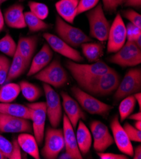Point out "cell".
Listing matches in <instances>:
<instances>
[{
	"instance_id": "ffe728a7",
	"label": "cell",
	"mask_w": 141,
	"mask_h": 159,
	"mask_svg": "<svg viewBox=\"0 0 141 159\" xmlns=\"http://www.w3.org/2000/svg\"><path fill=\"white\" fill-rule=\"evenodd\" d=\"M24 10L23 5L18 3L14 4L5 10L3 16L7 25L13 29L26 27Z\"/></svg>"
},
{
	"instance_id": "7dc6e473",
	"label": "cell",
	"mask_w": 141,
	"mask_h": 159,
	"mask_svg": "<svg viewBox=\"0 0 141 159\" xmlns=\"http://www.w3.org/2000/svg\"><path fill=\"white\" fill-rule=\"evenodd\" d=\"M57 158H59V159H73L72 156L70 153H68L67 152L61 154L60 155H58Z\"/></svg>"
},
{
	"instance_id": "816d5d0a",
	"label": "cell",
	"mask_w": 141,
	"mask_h": 159,
	"mask_svg": "<svg viewBox=\"0 0 141 159\" xmlns=\"http://www.w3.org/2000/svg\"><path fill=\"white\" fill-rule=\"evenodd\" d=\"M5 157H4V155L2 153V152H0V159H5Z\"/></svg>"
},
{
	"instance_id": "4fadbf2b",
	"label": "cell",
	"mask_w": 141,
	"mask_h": 159,
	"mask_svg": "<svg viewBox=\"0 0 141 159\" xmlns=\"http://www.w3.org/2000/svg\"><path fill=\"white\" fill-rule=\"evenodd\" d=\"M90 128L94 139L93 147L98 152H104L114 143V139L108 127L99 120H93Z\"/></svg>"
},
{
	"instance_id": "7bdbcfd3",
	"label": "cell",
	"mask_w": 141,
	"mask_h": 159,
	"mask_svg": "<svg viewBox=\"0 0 141 159\" xmlns=\"http://www.w3.org/2000/svg\"><path fill=\"white\" fill-rule=\"evenodd\" d=\"M124 4L125 7H131L137 8L141 6V0H125Z\"/></svg>"
},
{
	"instance_id": "ac0fdd59",
	"label": "cell",
	"mask_w": 141,
	"mask_h": 159,
	"mask_svg": "<svg viewBox=\"0 0 141 159\" xmlns=\"http://www.w3.org/2000/svg\"><path fill=\"white\" fill-rule=\"evenodd\" d=\"M63 133L66 152L70 153L73 159H82V155L78 147L74 129L66 114L63 117Z\"/></svg>"
},
{
	"instance_id": "d590c367",
	"label": "cell",
	"mask_w": 141,
	"mask_h": 159,
	"mask_svg": "<svg viewBox=\"0 0 141 159\" xmlns=\"http://www.w3.org/2000/svg\"><path fill=\"white\" fill-rule=\"evenodd\" d=\"M123 128L126 132L129 138L132 141L140 143L141 141V131L138 130L129 122L125 123Z\"/></svg>"
},
{
	"instance_id": "4dcf8cb0",
	"label": "cell",
	"mask_w": 141,
	"mask_h": 159,
	"mask_svg": "<svg viewBox=\"0 0 141 159\" xmlns=\"http://www.w3.org/2000/svg\"><path fill=\"white\" fill-rule=\"evenodd\" d=\"M136 104V100L133 95L125 97L123 99L119 106V114L120 122L128 118L132 114Z\"/></svg>"
},
{
	"instance_id": "c3c4849f",
	"label": "cell",
	"mask_w": 141,
	"mask_h": 159,
	"mask_svg": "<svg viewBox=\"0 0 141 159\" xmlns=\"http://www.w3.org/2000/svg\"><path fill=\"white\" fill-rule=\"evenodd\" d=\"M134 97H135L136 102H137L139 107L140 109V107H141V93H140V92L135 93L134 95Z\"/></svg>"
},
{
	"instance_id": "e575fe53",
	"label": "cell",
	"mask_w": 141,
	"mask_h": 159,
	"mask_svg": "<svg viewBox=\"0 0 141 159\" xmlns=\"http://www.w3.org/2000/svg\"><path fill=\"white\" fill-rule=\"evenodd\" d=\"M99 0H79L77 8V16L95 8Z\"/></svg>"
},
{
	"instance_id": "d6a6232c",
	"label": "cell",
	"mask_w": 141,
	"mask_h": 159,
	"mask_svg": "<svg viewBox=\"0 0 141 159\" xmlns=\"http://www.w3.org/2000/svg\"><path fill=\"white\" fill-rule=\"evenodd\" d=\"M28 6L30 11L40 19L44 20L48 17L49 15V9L46 5L42 3L30 1L28 3Z\"/></svg>"
},
{
	"instance_id": "ab89813d",
	"label": "cell",
	"mask_w": 141,
	"mask_h": 159,
	"mask_svg": "<svg viewBox=\"0 0 141 159\" xmlns=\"http://www.w3.org/2000/svg\"><path fill=\"white\" fill-rule=\"evenodd\" d=\"M104 9L108 12H114L117 9L124 4L125 0H102Z\"/></svg>"
},
{
	"instance_id": "f35d334b",
	"label": "cell",
	"mask_w": 141,
	"mask_h": 159,
	"mask_svg": "<svg viewBox=\"0 0 141 159\" xmlns=\"http://www.w3.org/2000/svg\"><path fill=\"white\" fill-rule=\"evenodd\" d=\"M126 26L127 39L129 41H134L139 36L141 35V29L134 25L132 23H129Z\"/></svg>"
},
{
	"instance_id": "f907efd6",
	"label": "cell",
	"mask_w": 141,
	"mask_h": 159,
	"mask_svg": "<svg viewBox=\"0 0 141 159\" xmlns=\"http://www.w3.org/2000/svg\"><path fill=\"white\" fill-rule=\"evenodd\" d=\"M135 128L139 131H141V121L137 120L135 122Z\"/></svg>"
},
{
	"instance_id": "52a82bcc",
	"label": "cell",
	"mask_w": 141,
	"mask_h": 159,
	"mask_svg": "<svg viewBox=\"0 0 141 159\" xmlns=\"http://www.w3.org/2000/svg\"><path fill=\"white\" fill-rule=\"evenodd\" d=\"M108 60L121 67L137 66L141 62V50L134 41L127 40Z\"/></svg>"
},
{
	"instance_id": "9a60e30c",
	"label": "cell",
	"mask_w": 141,
	"mask_h": 159,
	"mask_svg": "<svg viewBox=\"0 0 141 159\" xmlns=\"http://www.w3.org/2000/svg\"><path fill=\"white\" fill-rule=\"evenodd\" d=\"M43 38L48 43L51 48L56 53L75 62L84 61V58L79 52L63 41L58 36L46 33L43 34Z\"/></svg>"
},
{
	"instance_id": "603a6c76",
	"label": "cell",
	"mask_w": 141,
	"mask_h": 159,
	"mask_svg": "<svg viewBox=\"0 0 141 159\" xmlns=\"http://www.w3.org/2000/svg\"><path fill=\"white\" fill-rule=\"evenodd\" d=\"M76 139L81 153L84 155L87 154L92 145V138L89 129L82 120L79 121Z\"/></svg>"
},
{
	"instance_id": "4316f807",
	"label": "cell",
	"mask_w": 141,
	"mask_h": 159,
	"mask_svg": "<svg viewBox=\"0 0 141 159\" xmlns=\"http://www.w3.org/2000/svg\"><path fill=\"white\" fill-rule=\"evenodd\" d=\"M84 56L89 62H96L103 55V46L99 43L88 42L81 45Z\"/></svg>"
},
{
	"instance_id": "cb8c5ba5",
	"label": "cell",
	"mask_w": 141,
	"mask_h": 159,
	"mask_svg": "<svg viewBox=\"0 0 141 159\" xmlns=\"http://www.w3.org/2000/svg\"><path fill=\"white\" fill-rule=\"evenodd\" d=\"M17 141L21 148L26 153L35 159L40 158L37 142L32 134L23 133L19 135Z\"/></svg>"
},
{
	"instance_id": "b9f144b4",
	"label": "cell",
	"mask_w": 141,
	"mask_h": 159,
	"mask_svg": "<svg viewBox=\"0 0 141 159\" xmlns=\"http://www.w3.org/2000/svg\"><path fill=\"white\" fill-rule=\"evenodd\" d=\"M97 155L101 159H128V157L123 154H116L113 153L98 152Z\"/></svg>"
},
{
	"instance_id": "7402d4cb",
	"label": "cell",
	"mask_w": 141,
	"mask_h": 159,
	"mask_svg": "<svg viewBox=\"0 0 141 159\" xmlns=\"http://www.w3.org/2000/svg\"><path fill=\"white\" fill-rule=\"evenodd\" d=\"M79 0H59L55 8L59 17L65 22L73 24L77 17V8Z\"/></svg>"
},
{
	"instance_id": "7c38bea8",
	"label": "cell",
	"mask_w": 141,
	"mask_h": 159,
	"mask_svg": "<svg viewBox=\"0 0 141 159\" xmlns=\"http://www.w3.org/2000/svg\"><path fill=\"white\" fill-rule=\"evenodd\" d=\"M31 110L33 121V131L38 145H41L44 141L45 123L46 120V105L44 102L30 103L26 105Z\"/></svg>"
},
{
	"instance_id": "d6986e66",
	"label": "cell",
	"mask_w": 141,
	"mask_h": 159,
	"mask_svg": "<svg viewBox=\"0 0 141 159\" xmlns=\"http://www.w3.org/2000/svg\"><path fill=\"white\" fill-rule=\"evenodd\" d=\"M53 57V52L50 46L48 44H44L40 51L33 58L27 75L31 77L42 70L50 63Z\"/></svg>"
},
{
	"instance_id": "44dd1931",
	"label": "cell",
	"mask_w": 141,
	"mask_h": 159,
	"mask_svg": "<svg viewBox=\"0 0 141 159\" xmlns=\"http://www.w3.org/2000/svg\"><path fill=\"white\" fill-rule=\"evenodd\" d=\"M38 38L36 36L20 37L17 47V52L22 57L29 67L37 48Z\"/></svg>"
},
{
	"instance_id": "30bf717a",
	"label": "cell",
	"mask_w": 141,
	"mask_h": 159,
	"mask_svg": "<svg viewBox=\"0 0 141 159\" xmlns=\"http://www.w3.org/2000/svg\"><path fill=\"white\" fill-rule=\"evenodd\" d=\"M44 93L46 97V112L51 127L57 128L62 118V107L58 93L49 84L44 83Z\"/></svg>"
},
{
	"instance_id": "6da1fadb",
	"label": "cell",
	"mask_w": 141,
	"mask_h": 159,
	"mask_svg": "<svg viewBox=\"0 0 141 159\" xmlns=\"http://www.w3.org/2000/svg\"><path fill=\"white\" fill-rule=\"evenodd\" d=\"M65 66L81 88L86 91L96 79L110 69L106 63L99 60L92 64H82L67 60Z\"/></svg>"
},
{
	"instance_id": "484cf974",
	"label": "cell",
	"mask_w": 141,
	"mask_h": 159,
	"mask_svg": "<svg viewBox=\"0 0 141 159\" xmlns=\"http://www.w3.org/2000/svg\"><path fill=\"white\" fill-rule=\"evenodd\" d=\"M29 66L22 57L16 51L13 57L12 61L10 67L8 74L4 84L11 83L22 75L27 69Z\"/></svg>"
},
{
	"instance_id": "ee69618b",
	"label": "cell",
	"mask_w": 141,
	"mask_h": 159,
	"mask_svg": "<svg viewBox=\"0 0 141 159\" xmlns=\"http://www.w3.org/2000/svg\"><path fill=\"white\" fill-rule=\"evenodd\" d=\"M134 159H141V146L139 145L136 147L135 149L134 150Z\"/></svg>"
},
{
	"instance_id": "7a4b0ae2",
	"label": "cell",
	"mask_w": 141,
	"mask_h": 159,
	"mask_svg": "<svg viewBox=\"0 0 141 159\" xmlns=\"http://www.w3.org/2000/svg\"><path fill=\"white\" fill-rule=\"evenodd\" d=\"M86 17L89 23L90 36L99 41H106L111 25L106 17L102 5L98 4L89 10Z\"/></svg>"
},
{
	"instance_id": "9c48e42d",
	"label": "cell",
	"mask_w": 141,
	"mask_h": 159,
	"mask_svg": "<svg viewBox=\"0 0 141 159\" xmlns=\"http://www.w3.org/2000/svg\"><path fill=\"white\" fill-rule=\"evenodd\" d=\"M141 89L140 68L130 69L120 83L114 95V99L119 101L130 95L139 93Z\"/></svg>"
},
{
	"instance_id": "74e56055",
	"label": "cell",
	"mask_w": 141,
	"mask_h": 159,
	"mask_svg": "<svg viewBox=\"0 0 141 159\" xmlns=\"http://www.w3.org/2000/svg\"><path fill=\"white\" fill-rule=\"evenodd\" d=\"M13 149L12 142L0 134V152L4 155L5 158H9Z\"/></svg>"
},
{
	"instance_id": "8fae6325",
	"label": "cell",
	"mask_w": 141,
	"mask_h": 159,
	"mask_svg": "<svg viewBox=\"0 0 141 159\" xmlns=\"http://www.w3.org/2000/svg\"><path fill=\"white\" fill-rule=\"evenodd\" d=\"M107 40V51L109 53L117 52L126 42V26L120 13H117L110 26Z\"/></svg>"
},
{
	"instance_id": "f5cc1de1",
	"label": "cell",
	"mask_w": 141,
	"mask_h": 159,
	"mask_svg": "<svg viewBox=\"0 0 141 159\" xmlns=\"http://www.w3.org/2000/svg\"><path fill=\"white\" fill-rule=\"evenodd\" d=\"M8 1V0H0V5H1L2 3H3L4 2H6Z\"/></svg>"
},
{
	"instance_id": "bcb514c9",
	"label": "cell",
	"mask_w": 141,
	"mask_h": 159,
	"mask_svg": "<svg viewBox=\"0 0 141 159\" xmlns=\"http://www.w3.org/2000/svg\"><path fill=\"white\" fill-rule=\"evenodd\" d=\"M128 118L129 119H131V120H141V113H140V111L137 113H135V114H131L130 115Z\"/></svg>"
},
{
	"instance_id": "5b68a950",
	"label": "cell",
	"mask_w": 141,
	"mask_h": 159,
	"mask_svg": "<svg viewBox=\"0 0 141 159\" xmlns=\"http://www.w3.org/2000/svg\"><path fill=\"white\" fill-rule=\"evenodd\" d=\"M34 79L56 88L64 86L68 80L67 71L58 60H54L42 70L36 74Z\"/></svg>"
},
{
	"instance_id": "60d3db41",
	"label": "cell",
	"mask_w": 141,
	"mask_h": 159,
	"mask_svg": "<svg viewBox=\"0 0 141 159\" xmlns=\"http://www.w3.org/2000/svg\"><path fill=\"white\" fill-rule=\"evenodd\" d=\"M13 143V149L11 153V155L9 157V159H21L22 153H21V148L17 141V139H14L12 141Z\"/></svg>"
},
{
	"instance_id": "8d00e7d4",
	"label": "cell",
	"mask_w": 141,
	"mask_h": 159,
	"mask_svg": "<svg viewBox=\"0 0 141 159\" xmlns=\"http://www.w3.org/2000/svg\"><path fill=\"white\" fill-rule=\"evenodd\" d=\"M122 15L130 23L141 29V16L137 11L132 9L126 10L122 12Z\"/></svg>"
},
{
	"instance_id": "83f0119b",
	"label": "cell",
	"mask_w": 141,
	"mask_h": 159,
	"mask_svg": "<svg viewBox=\"0 0 141 159\" xmlns=\"http://www.w3.org/2000/svg\"><path fill=\"white\" fill-rule=\"evenodd\" d=\"M21 92L19 84L9 83L0 88V103H11Z\"/></svg>"
},
{
	"instance_id": "ba28073f",
	"label": "cell",
	"mask_w": 141,
	"mask_h": 159,
	"mask_svg": "<svg viewBox=\"0 0 141 159\" xmlns=\"http://www.w3.org/2000/svg\"><path fill=\"white\" fill-rule=\"evenodd\" d=\"M120 83V77L118 72L111 68L98 77L85 91L98 96H106L117 90Z\"/></svg>"
},
{
	"instance_id": "f1b7e54d",
	"label": "cell",
	"mask_w": 141,
	"mask_h": 159,
	"mask_svg": "<svg viewBox=\"0 0 141 159\" xmlns=\"http://www.w3.org/2000/svg\"><path fill=\"white\" fill-rule=\"evenodd\" d=\"M21 92L24 98L30 102H34L38 100L43 92L38 86L26 81H22L20 83Z\"/></svg>"
},
{
	"instance_id": "f546056e",
	"label": "cell",
	"mask_w": 141,
	"mask_h": 159,
	"mask_svg": "<svg viewBox=\"0 0 141 159\" xmlns=\"http://www.w3.org/2000/svg\"><path fill=\"white\" fill-rule=\"evenodd\" d=\"M25 21L26 26L29 28L30 33H36L41 30L48 29L50 25L40 19L30 11L24 12Z\"/></svg>"
},
{
	"instance_id": "d4e9b609",
	"label": "cell",
	"mask_w": 141,
	"mask_h": 159,
	"mask_svg": "<svg viewBox=\"0 0 141 159\" xmlns=\"http://www.w3.org/2000/svg\"><path fill=\"white\" fill-rule=\"evenodd\" d=\"M0 114L31 119V110L26 105L11 103H0Z\"/></svg>"
},
{
	"instance_id": "f6af8a7d",
	"label": "cell",
	"mask_w": 141,
	"mask_h": 159,
	"mask_svg": "<svg viewBox=\"0 0 141 159\" xmlns=\"http://www.w3.org/2000/svg\"><path fill=\"white\" fill-rule=\"evenodd\" d=\"M5 19H4V16L3 13L2 11L1 8H0V33L3 30L5 27Z\"/></svg>"
},
{
	"instance_id": "836d02e7",
	"label": "cell",
	"mask_w": 141,
	"mask_h": 159,
	"mask_svg": "<svg viewBox=\"0 0 141 159\" xmlns=\"http://www.w3.org/2000/svg\"><path fill=\"white\" fill-rule=\"evenodd\" d=\"M11 61L4 55H0V85H3L7 78Z\"/></svg>"
},
{
	"instance_id": "8992f818",
	"label": "cell",
	"mask_w": 141,
	"mask_h": 159,
	"mask_svg": "<svg viewBox=\"0 0 141 159\" xmlns=\"http://www.w3.org/2000/svg\"><path fill=\"white\" fill-rule=\"evenodd\" d=\"M44 145L41 150L44 158H57L65 148L63 129L48 127L44 133Z\"/></svg>"
},
{
	"instance_id": "1f68e13d",
	"label": "cell",
	"mask_w": 141,
	"mask_h": 159,
	"mask_svg": "<svg viewBox=\"0 0 141 159\" xmlns=\"http://www.w3.org/2000/svg\"><path fill=\"white\" fill-rule=\"evenodd\" d=\"M17 44L9 34L0 39V52L5 55L13 57L17 51Z\"/></svg>"
},
{
	"instance_id": "e0dca14e",
	"label": "cell",
	"mask_w": 141,
	"mask_h": 159,
	"mask_svg": "<svg viewBox=\"0 0 141 159\" xmlns=\"http://www.w3.org/2000/svg\"><path fill=\"white\" fill-rule=\"evenodd\" d=\"M61 96L63 100V107L64 108L65 114L71 122L73 129H75L80 119L86 120V113L79 103L72 98L67 93L61 91Z\"/></svg>"
},
{
	"instance_id": "5bb4252c",
	"label": "cell",
	"mask_w": 141,
	"mask_h": 159,
	"mask_svg": "<svg viewBox=\"0 0 141 159\" xmlns=\"http://www.w3.org/2000/svg\"><path fill=\"white\" fill-rule=\"evenodd\" d=\"M32 131L33 125L29 119L0 114V133H28Z\"/></svg>"
},
{
	"instance_id": "3957f363",
	"label": "cell",
	"mask_w": 141,
	"mask_h": 159,
	"mask_svg": "<svg viewBox=\"0 0 141 159\" xmlns=\"http://www.w3.org/2000/svg\"><path fill=\"white\" fill-rule=\"evenodd\" d=\"M71 91L80 106L90 114L99 115L105 117L113 109L112 106L102 102L79 87H72Z\"/></svg>"
},
{
	"instance_id": "277c9868",
	"label": "cell",
	"mask_w": 141,
	"mask_h": 159,
	"mask_svg": "<svg viewBox=\"0 0 141 159\" xmlns=\"http://www.w3.org/2000/svg\"><path fill=\"white\" fill-rule=\"evenodd\" d=\"M55 30L59 38L73 48L79 47L83 43L92 41V38L82 30L68 24L59 15L56 17Z\"/></svg>"
},
{
	"instance_id": "2e32d148",
	"label": "cell",
	"mask_w": 141,
	"mask_h": 159,
	"mask_svg": "<svg viewBox=\"0 0 141 159\" xmlns=\"http://www.w3.org/2000/svg\"><path fill=\"white\" fill-rule=\"evenodd\" d=\"M110 127L113 133L114 143H116L119 150L125 155L133 157L134 148L131 141L121 126L118 115H115L111 120Z\"/></svg>"
},
{
	"instance_id": "681fc988",
	"label": "cell",
	"mask_w": 141,
	"mask_h": 159,
	"mask_svg": "<svg viewBox=\"0 0 141 159\" xmlns=\"http://www.w3.org/2000/svg\"><path fill=\"white\" fill-rule=\"evenodd\" d=\"M134 41V43L136 44V45L139 47V48H141V35L140 36H139L137 38H136L134 41Z\"/></svg>"
}]
</instances>
